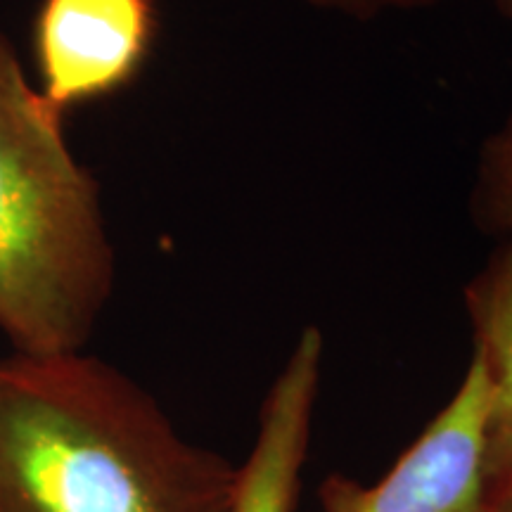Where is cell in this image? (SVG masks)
Wrapping results in <instances>:
<instances>
[{"mask_svg": "<svg viewBox=\"0 0 512 512\" xmlns=\"http://www.w3.org/2000/svg\"><path fill=\"white\" fill-rule=\"evenodd\" d=\"M238 484L98 358H0V512H233Z\"/></svg>", "mask_w": 512, "mask_h": 512, "instance_id": "cell-1", "label": "cell"}, {"mask_svg": "<svg viewBox=\"0 0 512 512\" xmlns=\"http://www.w3.org/2000/svg\"><path fill=\"white\" fill-rule=\"evenodd\" d=\"M110 278L98 188L0 29V332L17 354L81 351Z\"/></svg>", "mask_w": 512, "mask_h": 512, "instance_id": "cell-2", "label": "cell"}, {"mask_svg": "<svg viewBox=\"0 0 512 512\" xmlns=\"http://www.w3.org/2000/svg\"><path fill=\"white\" fill-rule=\"evenodd\" d=\"M494 406V384L475 351L451 401L384 477L375 484L325 477L320 512H479Z\"/></svg>", "mask_w": 512, "mask_h": 512, "instance_id": "cell-3", "label": "cell"}, {"mask_svg": "<svg viewBox=\"0 0 512 512\" xmlns=\"http://www.w3.org/2000/svg\"><path fill=\"white\" fill-rule=\"evenodd\" d=\"M152 36V0H43L36 17L43 95L64 112L117 91L138 72Z\"/></svg>", "mask_w": 512, "mask_h": 512, "instance_id": "cell-4", "label": "cell"}, {"mask_svg": "<svg viewBox=\"0 0 512 512\" xmlns=\"http://www.w3.org/2000/svg\"><path fill=\"white\" fill-rule=\"evenodd\" d=\"M320 351V335L306 330L271 387L256 441L240 465L233 512H294L311 441Z\"/></svg>", "mask_w": 512, "mask_h": 512, "instance_id": "cell-5", "label": "cell"}, {"mask_svg": "<svg viewBox=\"0 0 512 512\" xmlns=\"http://www.w3.org/2000/svg\"><path fill=\"white\" fill-rule=\"evenodd\" d=\"M477 354L494 384V425H512V249L475 297Z\"/></svg>", "mask_w": 512, "mask_h": 512, "instance_id": "cell-6", "label": "cell"}, {"mask_svg": "<svg viewBox=\"0 0 512 512\" xmlns=\"http://www.w3.org/2000/svg\"><path fill=\"white\" fill-rule=\"evenodd\" d=\"M479 512H512V425H491Z\"/></svg>", "mask_w": 512, "mask_h": 512, "instance_id": "cell-7", "label": "cell"}, {"mask_svg": "<svg viewBox=\"0 0 512 512\" xmlns=\"http://www.w3.org/2000/svg\"><path fill=\"white\" fill-rule=\"evenodd\" d=\"M501 200L505 221L512 223V136L505 143L501 155Z\"/></svg>", "mask_w": 512, "mask_h": 512, "instance_id": "cell-8", "label": "cell"}, {"mask_svg": "<svg viewBox=\"0 0 512 512\" xmlns=\"http://www.w3.org/2000/svg\"><path fill=\"white\" fill-rule=\"evenodd\" d=\"M320 3L344 5V8H375V5H408V3H422V0H320Z\"/></svg>", "mask_w": 512, "mask_h": 512, "instance_id": "cell-9", "label": "cell"}, {"mask_svg": "<svg viewBox=\"0 0 512 512\" xmlns=\"http://www.w3.org/2000/svg\"><path fill=\"white\" fill-rule=\"evenodd\" d=\"M501 5H503V8H505V10H508V12H510V15H512V0H501Z\"/></svg>", "mask_w": 512, "mask_h": 512, "instance_id": "cell-10", "label": "cell"}]
</instances>
